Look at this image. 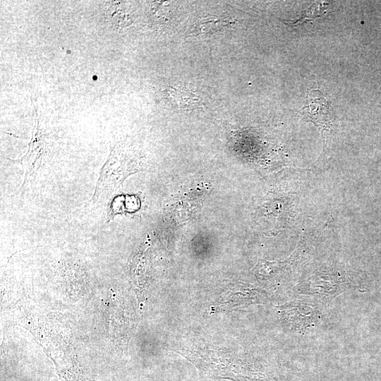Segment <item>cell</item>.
Masks as SVG:
<instances>
[{
  "mask_svg": "<svg viewBox=\"0 0 381 381\" xmlns=\"http://www.w3.org/2000/svg\"><path fill=\"white\" fill-rule=\"evenodd\" d=\"M121 149L114 147L103 165L96 184L92 199L107 198L115 192L130 174L139 170Z\"/></svg>",
  "mask_w": 381,
  "mask_h": 381,
  "instance_id": "6da1fadb",
  "label": "cell"
},
{
  "mask_svg": "<svg viewBox=\"0 0 381 381\" xmlns=\"http://www.w3.org/2000/svg\"><path fill=\"white\" fill-rule=\"evenodd\" d=\"M47 141L39 121L35 116L32 138L27 153L19 160L25 170L23 184L31 179L40 168L46 152Z\"/></svg>",
  "mask_w": 381,
  "mask_h": 381,
  "instance_id": "7a4b0ae2",
  "label": "cell"
},
{
  "mask_svg": "<svg viewBox=\"0 0 381 381\" xmlns=\"http://www.w3.org/2000/svg\"><path fill=\"white\" fill-rule=\"evenodd\" d=\"M303 109L308 114L310 119L317 124L325 126L328 122L329 104L319 90H314L308 94L306 105Z\"/></svg>",
  "mask_w": 381,
  "mask_h": 381,
  "instance_id": "3957f363",
  "label": "cell"
},
{
  "mask_svg": "<svg viewBox=\"0 0 381 381\" xmlns=\"http://www.w3.org/2000/svg\"><path fill=\"white\" fill-rule=\"evenodd\" d=\"M231 18L224 16L202 18L195 23L190 28V36H206L213 34L231 24Z\"/></svg>",
  "mask_w": 381,
  "mask_h": 381,
  "instance_id": "277c9868",
  "label": "cell"
},
{
  "mask_svg": "<svg viewBox=\"0 0 381 381\" xmlns=\"http://www.w3.org/2000/svg\"><path fill=\"white\" fill-rule=\"evenodd\" d=\"M107 20L114 26L123 28L133 22V14L123 2H114L106 11Z\"/></svg>",
  "mask_w": 381,
  "mask_h": 381,
  "instance_id": "5b68a950",
  "label": "cell"
},
{
  "mask_svg": "<svg viewBox=\"0 0 381 381\" xmlns=\"http://www.w3.org/2000/svg\"><path fill=\"white\" fill-rule=\"evenodd\" d=\"M171 93L173 94L171 95V97L176 101L180 107H195V104L198 101L196 95L190 92L173 90Z\"/></svg>",
  "mask_w": 381,
  "mask_h": 381,
  "instance_id": "8992f818",
  "label": "cell"
},
{
  "mask_svg": "<svg viewBox=\"0 0 381 381\" xmlns=\"http://www.w3.org/2000/svg\"><path fill=\"white\" fill-rule=\"evenodd\" d=\"M380 107H381V105H380Z\"/></svg>",
  "mask_w": 381,
  "mask_h": 381,
  "instance_id": "52a82bcc",
  "label": "cell"
}]
</instances>
